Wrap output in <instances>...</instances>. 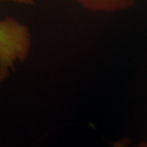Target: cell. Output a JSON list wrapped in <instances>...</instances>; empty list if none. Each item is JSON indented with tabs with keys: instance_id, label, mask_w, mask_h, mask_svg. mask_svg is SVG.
<instances>
[{
	"instance_id": "1",
	"label": "cell",
	"mask_w": 147,
	"mask_h": 147,
	"mask_svg": "<svg viewBox=\"0 0 147 147\" xmlns=\"http://www.w3.org/2000/svg\"><path fill=\"white\" fill-rule=\"evenodd\" d=\"M32 47L29 28L13 17L0 20V79L8 78L16 62L29 57Z\"/></svg>"
},
{
	"instance_id": "2",
	"label": "cell",
	"mask_w": 147,
	"mask_h": 147,
	"mask_svg": "<svg viewBox=\"0 0 147 147\" xmlns=\"http://www.w3.org/2000/svg\"><path fill=\"white\" fill-rule=\"evenodd\" d=\"M79 5L93 12L111 13L126 10L134 5L136 0H75Z\"/></svg>"
},
{
	"instance_id": "3",
	"label": "cell",
	"mask_w": 147,
	"mask_h": 147,
	"mask_svg": "<svg viewBox=\"0 0 147 147\" xmlns=\"http://www.w3.org/2000/svg\"><path fill=\"white\" fill-rule=\"evenodd\" d=\"M0 2H12L22 5L31 6L34 4V0H0Z\"/></svg>"
}]
</instances>
